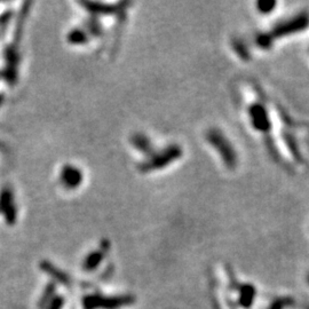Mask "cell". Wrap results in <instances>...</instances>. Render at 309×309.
Segmentation results:
<instances>
[{"label": "cell", "mask_w": 309, "mask_h": 309, "mask_svg": "<svg viewBox=\"0 0 309 309\" xmlns=\"http://www.w3.org/2000/svg\"><path fill=\"white\" fill-rule=\"evenodd\" d=\"M133 296H124V297H114L105 298L101 296H88L84 299V306L86 309H117L127 305L134 303Z\"/></svg>", "instance_id": "1"}, {"label": "cell", "mask_w": 309, "mask_h": 309, "mask_svg": "<svg viewBox=\"0 0 309 309\" xmlns=\"http://www.w3.org/2000/svg\"><path fill=\"white\" fill-rule=\"evenodd\" d=\"M309 25V16L306 14L298 15L297 17H292L291 20H288L281 23L276 29L274 30V32L271 33V36L274 37V39L277 38H283L285 36L289 35H295V33H299L304 30L307 29Z\"/></svg>", "instance_id": "2"}, {"label": "cell", "mask_w": 309, "mask_h": 309, "mask_svg": "<svg viewBox=\"0 0 309 309\" xmlns=\"http://www.w3.org/2000/svg\"><path fill=\"white\" fill-rule=\"evenodd\" d=\"M248 114L251 116L252 126L260 133H268L270 131V120L268 112L263 104L257 103L248 108Z\"/></svg>", "instance_id": "3"}, {"label": "cell", "mask_w": 309, "mask_h": 309, "mask_svg": "<svg viewBox=\"0 0 309 309\" xmlns=\"http://www.w3.org/2000/svg\"><path fill=\"white\" fill-rule=\"evenodd\" d=\"M40 268L43 269L45 273H47L48 275H51V276L54 278V280L60 282V283H62L63 285H69L70 284V278L68 277L65 273H62L61 270L56 269L55 267L52 265V263L47 262V261L41 262L40 263Z\"/></svg>", "instance_id": "4"}, {"label": "cell", "mask_w": 309, "mask_h": 309, "mask_svg": "<svg viewBox=\"0 0 309 309\" xmlns=\"http://www.w3.org/2000/svg\"><path fill=\"white\" fill-rule=\"evenodd\" d=\"M13 206H15L13 190L9 187H3L0 191V213L3 214Z\"/></svg>", "instance_id": "5"}, {"label": "cell", "mask_w": 309, "mask_h": 309, "mask_svg": "<svg viewBox=\"0 0 309 309\" xmlns=\"http://www.w3.org/2000/svg\"><path fill=\"white\" fill-rule=\"evenodd\" d=\"M255 297V290L252 285H243L240 288V297L239 304L244 308H250L253 304V299Z\"/></svg>", "instance_id": "6"}, {"label": "cell", "mask_w": 309, "mask_h": 309, "mask_svg": "<svg viewBox=\"0 0 309 309\" xmlns=\"http://www.w3.org/2000/svg\"><path fill=\"white\" fill-rule=\"evenodd\" d=\"M62 178L63 180H65L67 186L76 187L79 183V181H80L81 176H80V173H79L77 169L68 167L65 169V171H63Z\"/></svg>", "instance_id": "7"}, {"label": "cell", "mask_w": 309, "mask_h": 309, "mask_svg": "<svg viewBox=\"0 0 309 309\" xmlns=\"http://www.w3.org/2000/svg\"><path fill=\"white\" fill-rule=\"evenodd\" d=\"M103 255L104 254L102 253V252H93V253H90L85 260L84 269L88 270V271L95 269L96 267L99 266V263L102 261Z\"/></svg>", "instance_id": "8"}, {"label": "cell", "mask_w": 309, "mask_h": 309, "mask_svg": "<svg viewBox=\"0 0 309 309\" xmlns=\"http://www.w3.org/2000/svg\"><path fill=\"white\" fill-rule=\"evenodd\" d=\"M55 292V284L53 283H50L47 286L46 289H45V291L43 293V296H41V298L39 299V303H38V307L40 309L45 308L46 306H48V305L51 304L52 301V297H53V293Z\"/></svg>", "instance_id": "9"}, {"label": "cell", "mask_w": 309, "mask_h": 309, "mask_svg": "<svg viewBox=\"0 0 309 309\" xmlns=\"http://www.w3.org/2000/svg\"><path fill=\"white\" fill-rule=\"evenodd\" d=\"M276 6H277V2H275V1H260L257 3L258 12H260L261 14H265V15L270 14Z\"/></svg>", "instance_id": "10"}, {"label": "cell", "mask_w": 309, "mask_h": 309, "mask_svg": "<svg viewBox=\"0 0 309 309\" xmlns=\"http://www.w3.org/2000/svg\"><path fill=\"white\" fill-rule=\"evenodd\" d=\"M63 298L62 297H58V298H54L51 301V304L48 305V308L47 309H61L62 306H63Z\"/></svg>", "instance_id": "11"}, {"label": "cell", "mask_w": 309, "mask_h": 309, "mask_svg": "<svg viewBox=\"0 0 309 309\" xmlns=\"http://www.w3.org/2000/svg\"><path fill=\"white\" fill-rule=\"evenodd\" d=\"M285 300L283 301H275V304L271 306L270 309H282L284 306H285Z\"/></svg>", "instance_id": "12"}, {"label": "cell", "mask_w": 309, "mask_h": 309, "mask_svg": "<svg viewBox=\"0 0 309 309\" xmlns=\"http://www.w3.org/2000/svg\"><path fill=\"white\" fill-rule=\"evenodd\" d=\"M2 102H3V95H1V94H0V107H1Z\"/></svg>", "instance_id": "13"}, {"label": "cell", "mask_w": 309, "mask_h": 309, "mask_svg": "<svg viewBox=\"0 0 309 309\" xmlns=\"http://www.w3.org/2000/svg\"><path fill=\"white\" fill-rule=\"evenodd\" d=\"M308 282H309V277H308Z\"/></svg>", "instance_id": "14"}]
</instances>
